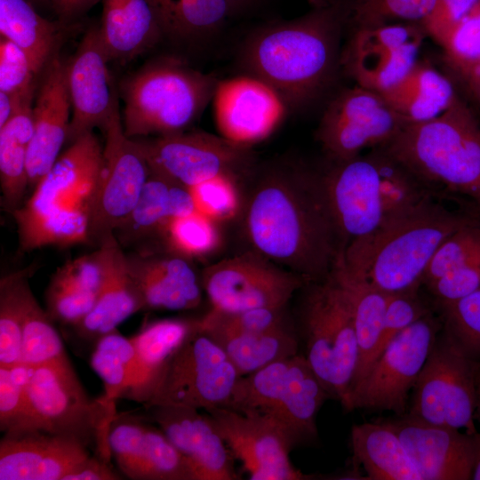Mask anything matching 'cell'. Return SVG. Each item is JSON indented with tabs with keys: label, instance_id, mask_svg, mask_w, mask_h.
Wrapping results in <instances>:
<instances>
[{
	"label": "cell",
	"instance_id": "6da1fadb",
	"mask_svg": "<svg viewBox=\"0 0 480 480\" xmlns=\"http://www.w3.org/2000/svg\"><path fill=\"white\" fill-rule=\"evenodd\" d=\"M244 226L254 252L308 284L325 279L341 254L321 174L303 166L263 173L250 195Z\"/></svg>",
	"mask_w": 480,
	"mask_h": 480
},
{
	"label": "cell",
	"instance_id": "7a4b0ae2",
	"mask_svg": "<svg viewBox=\"0 0 480 480\" xmlns=\"http://www.w3.org/2000/svg\"><path fill=\"white\" fill-rule=\"evenodd\" d=\"M346 0L315 3L306 14L252 32L239 52L244 74L271 86L288 109L302 110L333 84L340 68Z\"/></svg>",
	"mask_w": 480,
	"mask_h": 480
},
{
	"label": "cell",
	"instance_id": "3957f363",
	"mask_svg": "<svg viewBox=\"0 0 480 480\" xmlns=\"http://www.w3.org/2000/svg\"><path fill=\"white\" fill-rule=\"evenodd\" d=\"M478 220L428 197L349 244L336 265L385 293L419 289L440 244Z\"/></svg>",
	"mask_w": 480,
	"mask_h": 480
},
{
	"label": "cell",
	"instance_id": "277c9868",
	"mask_svg": "<svg viewBox=\"0 0 480 480\" xmlns=\"http://www.w3.org/2000/svg\"><path fill=\"white\" fill-rule=\"evenodd\" d=\"M380 148L435 197L464 196L480 210V125L460 97L440 116L407 124Z\"/></svg>",
	"mask_w": 480,
	"mask_h": 480
},
{
	"label": "cell",
	"instance_id": "5b68a950",
	"mask_svg": "<svg viewBox=\"0 0 480 480\" xmlns=\"http://www.w3.org/2000/svg\"><path fill=\"white\" fill-rule=\"evenodd\" d=\"M320 174L341 254L352 242L433 196L380 148L349 160L332 162Z\"/></svg>",
	"mask_w": 480,
	"mask_h": 480
},
{
	"label": "cell",
	"instance_id": "8992f818",
	"mask_svg": "<svg viewBox=\"0 0 480 480\" xmlns=\"http://www.w3.org/2000/svg\"><path fill=\"white\" fill-rule=\"evenodd\" d=\"M102 151L88 132L60 155L29 199L12 212L20 242L62 244L86 229Z\"/></svg>",
	"mask_w": 480,
	"mask_h": 480
},
{
	"label": "cell",
	"instance_id": "52a82bcc",
	"mask_svg": "<svg viewBox=\"0 0 480 480\" xmlns=\"http://www.w3.org/2000/svg\"><path fill=\"white\" fill-rule=\"evenodd\" d=\"M218 82L177 58L150 61L120 84L125 135L136 139L184 131L212 101Z\"/></svg>",
	"mask_w": 480,
	"mask_h": 480
},
{
	"label": "cell",
	"instance_id": "ba28073f",
	"mask_svg": "<svg viewBox=\"0 0 480 480\" xmlns=\"http://www.w3.org/2000/svg\"><path fill=\"white\" fill-rule=\"evenodd\" d=\"M331 395L303 355L274 362L236 381L226 407L279 425L294 447L317 440L316 416Z\"/></svg>",
	"mask_w": 480,
	"mask_h": 480
},
{
	"label": "cell",
	"instance_id": "9c48e42d",
	"mask_svg": "<svg viewBox=\"0 0 480 480\" xmlns=\"http://www.w3.org/2000/svg\"><path fill=\"white\" fill-rule=\"evenodd\" d=\"M308 286L300 310L303 356L332 399L343 407L358 358L351 303L332 272L323 281Z\"/></svg>",
	"mask_w": 480,
	"mask_h": 480
},
{
	"label": "cell",
	"instance_id": "30bf717a",
	"mask_svg": "<svg viewBox=\"0 0 480 480\" xmlns=\"http://www.w3.org/2000/svg\"><path fill=\"white\" fill-rule=\"evenodd\" d=\"M35 430L79 441L95 443L101 458L111 454L108 435L116 417L115 404L103 396L91 398L68 358L36 366L27 383Z\"/></svg>",
	"mask_w": 480,
	"mask_h": 480
},
{
	"label": "cell",
	"instance_id": "8fae6325",
	"mask_svg": "<svg viewBox=\"0 0 480 480\" xmlns=\"http://www.w3.org/2000/svg\"><path fill=\"white\" fill-rule=\"evenodd\" d=\"M479 377L480 360L467 355L442 329L412 388L407 414L430 424L476 433Z\"/></svg>",
	"mask_w": 480,
	"mask_h": 480
},
{
	"label": "cell",
	"instance_id": "7c38bea8",
	"mask_svg": "<svg viewBox=\"0 0 480 480\" xmlns=\"http://www.w3.org/2000/svg\"><path fill=\"white\" fill-rule=\"evenodd\" d=\"M240 374L221 347L199 326L176 349L144 405L205 412L226 407Z\"/></svg>",
	"mask_w": 480,
	"mask_h": 480
},
{
	"label": "cell",
	"instance_id": "4fadbf2b",
	"mask_svg": "<svg viewBox=\"0 0 480 480\" xmlns=\"http://www.w3.org/2000/svg\"><path fill=\"white\" fill-rule=\"evenodd\" d=\"M443 321L433 312L399 332L382 350L365 376L349 391L344 410L407 413L412 390Z\"/></svg>",
	"mask_w": 480,
	"mask_h": 480
},
{
	"label": "cell",
	"instance_id": "5bb4252c",
	"mask_svg": "<svg viewBox=\"0 0 480 480\" xmlns=\"http://www.w3.org/2000/svg\"><path fill=\"white\" fill-rule=\"evenodd\" d=\"M102 164L93 191L89 243L100 245L136 205L150 167L135 139L125 135L119 106L102 130Z\"/></svg>",
	"mask_w": 480,
	"mask_h": 480
},
{
	"label": "cell",
	"instance_id": "9a60e30c",
	"mask_svg": "<svg viewBox=\"0 0 480 480\" xmlns=\"http://www.w3.org/2000/svg\"><path fill=\"white\" fill-rule=\"evenodd\" d=\"M407 124L380 92L355 84L330 100L316 135L332 162H340L385 146Z\"/></svg>",
	"mask_w": 480,
	"mask_h": 480
},
{
	"label": "cell",
	"instance_id": "2e32d148",
	"mask_svg": "<svg viewBox=\"0 0 480 480\" xmlns=\"http://www.w3.org/2000/svg\"><path fill=\"white\" fill-rule=\"evenodd\" d=\"M201 283L211 310L224 313L286 308L295 292L308 284L254 251L208 266Z\"/></svg>",
	"mask_w": 480,
	"mask_h": 480
},
{
	"label": "cell",
	"instance_id": "e0dca14e",
	"mask_svg": "<svg viewBox=\"0 0 480 480\" xmlns=\"http://www.w3.org/2000/svg\"><path fill=\"white\" fill-rule=\"evenodd\" d=\"M150 171L187 188L220 175L248 172L253 156L248 147L205 132H178L136 138Z\"/></svg>",
	"mask_w": 480,
	"mask_h": 480
},
{
	"label": "cell",
	"instance_id": "ac0fdd59",
	"mask_svg": "<svg viewBox=\"0 0 480 480\" xmlns=\"http://www.w3.org/2000/svg\"><path fill=\"white\" fill-rule=\"evenodd\" d=\"M427 36L421 23L415 22L350 28L340 68L356 84L382 93L419 61Z\"/></svg>",
	"mask_w": 480,
	"mask_h": 480
},
{
	"label": "cell",
	"instance_id": "d6986e66",
	"mask_svg": "<svg viewBox=\"0 0 480 480\" xmlns=\"http://www.w3.org/2000/svg\"><path fill=\"white\" fill-rule=\"evenodd\" d=\"M234 458L252 480H305L312 476L290 459L294 445L284 430L267 416L218 407L205 412Z\"/></svg>",
	"mask_w": 480,
	"mask_h": 480
},
{
	"label": "cell",
	"instance_id": "ffe728a7",
	"mask_svg": "<svg viewBox=\"0 0 480 480\" xmlns=\"http://www.w3.org/2000/svg\"><path fill=\"white\" fill-rule=\"evenodd\" d=\"M110 60L99 27L91 28L66 68L72 109L68 140L71 142L96 127L102 131L119 106L108 66Z\"/></svg>",
	"mask_w": 480,
	"mask_h": 480
},
{
	"label": "cell",
	"instance_id": "44dd1931",
	"mask_svg": "<svg viewBox=\"0 0 480 480\" xmlns=\"http://www.w3.org/2000/svg\"><path fill=\"white\" fill-rule=\"evenodd\" d=\"M384 421L400 438L422 480L472 479L480 457V433H461L407 413Z\"/></svg>",
	"mask_w": 480,
	"mask_h": 480
},
{
	"label": "cell",
	"instance_id": "7402d4cb",
	"mask_svg": "<svg viewBox=\"0 0 480 480\" xmlns=\"http://www.w3.org/2000/svg\"><path fill=\"white\" fill-rule=\"evenodd\" d=\"M212 103L220 136L248 148L273 133L288 110L271 86L247 74L219 80Z\"/></svg>",
	"mask_w": 480,
	"mask_h": 480
},
{
	"label": "cell",
	"instance_id": "603a6c76",
	"mask_svg": "<svg viewBox=\"0 0 480 480\" xmlns=\"http://www.w3.org/2000/svg\"><path fill=\"white\" fill-rule=\"evenodd\" d=\"M111 457L133 480H196L189 464L159 428L136 418H114L108 435Z\"/></svg>",
	"mask_w": 480,
	"mask_h": 480
},
{
	"label": "cell",
	"instance_id": "cb8c5ba5",
	"mask_svg": "<svg viewBox=\"0 0 480 480\" xmlns=\"http://www.w3.org/2000/svg\"><path fill=\"white\" fill-rule=\"evenodd\" d=\"M192 468L196 480H236L232 453L207 413L182 406L147 408Z\"/></svg>",
	"mask_w": 480,
	"mask_h": 480
},
{
	"label": "cell",
	"instance_id": "d4e9b609",
	"mask_svg": "<svg viewBox=\"0 0 480 480\" xmlns=\"http://www.w3.org/2000/svg\"><path fill=\"white\" fill-rule=\"evenodd\" d=\"M66 68L58 52L42 72L32 108L34 133L27 158L29 188H35L49 172L68 138L72 109Z\"/></svg>",
	"mask_w": 480,
	"mask_h": 480
},
{
	"label": "cell",
	"instance_id": "484cf974",
	"mask_svg": "<svg viewBox=\"0 0 480 480\" xmlns=\"http://www.w3.org/2000/svg\"><path fill=\"white\" fill-rule=\"evenodd\" d=\"M72 438L41 430L8 435L0 442V480H65L89 458Z\"/></svg>",
	"mask_w": 480,
	"mask_h": 480
},
{
	"label": "cell",
	"instance_id": "4316f807",
	"mask_svg": "<svg viewBox=\"0 0 480 480\" xmlns=\"http://www.w3.org/2000/svg\"><path fill=\"white\" fill-rule=\"evenodd\" d=\"M126 266L145 309L188 310L202 302L201 277L188 259L171 252L131 253L126 255Z\"/></svg>",
	"mask_w": 480,
	"mask_h": 480
},
{
	"label": "cell",
	"instance_id": "83f0119b",
	"mask_svg": "<svg viewBox=\"0 0 480 480\" xmlns=\"http://www.w3.org/2000/svg\"><path fill=\"white\" fill-rule=\"evenodd\" d=\"M99 26L111 60L126 62L166 36L148 0H102Z\"/></svg>",
	"mask_w": 480,
	"mask_h": 480
},
{
	"label": "cell",
	"instance_id": "f1b7e54d",
	"mask_svg": "<svg viewBox=\"0 0 480 480\" xmlns=\"http://www.w3.org/2000/svg\"><path fill=\"white\" fill-rule=\"evenodd\" d=\"M196 211L188 188L150 171L140 198L114 236L123 247L158 237L172 218Z\"/></svg>",
	"mask_w": 480,
	"mask_h": 480
},
{
	"label": "cell",
	"instance_id": "f546056e",
	"mask_svg": "<svg viewBox=\"0 0 480 480\" xmlns=\"http://www.w3.org/2000/svg\"><path fill=\"white\" fill-rule=\"evenodd\" d=\"M197 325L198 320L160 319L130 338L135 352V373L124 398L145 405L173 353Z\"/></svg>",
	"mask_w": 480,
	"mask_h": 480
},
{
	"label": "cell",
	"instance_id": "4dcf8cb0",
	"mask_svg": "<svg viewBox=\"0 0 480 480\" xmlns=\"http://www.w3.org/2000/svg\"><path fill=\"white\" fill-rule=\"evenodd\" d=\"M380 94L408 124L440 116L459 97L451 79L421 60L401 81Z\"/></svg>",
	"mask_w": 480,
	"mask_h": 480
},
{
	"label": "cell",
	"instance_id": "1f68e13d",
	"mask_svg": "<svg viewBox=\"0 0 480 480\" xmlns=\"http://www.w3.org/2000/svg\"><path fill=\"white\" fill-rule=\"evenodd\" d=\"M70 23L40 15L28 0H0V35L21 48L40 75L59 52Z\"/></svg>",
	"mask_w": 480,
	"mask_h": 480
},
{
	"label": "cell",
	"instance_id": "d6a6232c",
	"mask_svg": "<svg viewBox=\"0 0 480 480\" xmlns=\"http://www.w3.org/2000/svg\"><path fill=\"white\" fill-rule=\"evenodd\" d=\"M350 443L354 460L369 480H422L400 438L384 420L355 424Z\"/></svg>",
	"mask_w": 480,
	"mask_h": 480
},
{
	"label": "cell",
	"instance_id": "836d02e7",
	"mask_svg": "<svg viewBox=\"0 0 480 480\" xmlns=\"http://www.w3.org/2000/svg\"><path fill=\"white\" fill-rule=\"evenodd\" d=\"M141 309H145L144 301L128 272L122 248L92 309L75 328L81 337L96 341Z\"/></svg>",
	"mask_w": 480,
	"mask_h": 480
},
{
	"label": "cell",
	"instance_id": "e575fe53",
	"mask_svg": "<svg viewBox=\"0 0 480 480\" xmlns=\"http://www.w3.org/2000/svg\"><path fill=\"white\" fill-rule=\"evenodd\" d=\"M332 273L346 290L354 316L358 358L350 391L365 376L375 361L383 331L387 293L349 275L338 265H335Z\"/></svg>",
	"mask_w": 480,
	"mask_h": 480
},
{
	"label": "cell",
	"instance_id": "d590c367",
	"mask_svg": "<svg viewBox=\"0 0 480 480\" xmlns=\"http://www.w3.org/2000/svg\"><path fill=\"white\" fill-rule=\"evenodd\" d=\"M202 330L226 352L240 376L299 354L300 339L292 323L264 332Z\"/></svg>",
	"mask_w": 480,
	"mask_h": 480
},
{
	"label": "cell",
	"instance_id": "8d00e7d4",
	"mask_svg": "<svg viewBox=\"0 0 480 480\" xmlns=\"http://www.w3.org/2000/svg\"><path fill=\"white\" fill-rule=\"evenodd\" d=\"M33 101L26 103L0 128V183L11 213L23 204L28 187V151L34 133Z\"/></svg>",
	"mask_w": 480,
	"mask_h": 480
},
{
	"label": "cell",
	"instance_id": "74e56055",
	"mask_svg": "<svg viewBox=\"0 0 480 480\" xmlns=\"http://www.w3.org/2000/svg\"><path fill=\"white\" fill-rule=\"evenodd\" d=\"M166 36L204 38L230 17L226 0H148Z\"/></svg>",
	"mask_w": 480,
	"mask_h": 480
},
{
	"label": "cell",
	"instance_id": "f35d334b",
	"mask_svg": "<svg viewBox=\"0 0 480 480\" xmlns=\"http://www.w3.org/2000/svg\"><path fill=\"white\" fill-rule=\"evenodd\" d=\"M32 266L11 273L0 281V366L21 364L22 324L28 298L32 292L28 279Z\"/></svg>",
	"mask_w": 480,
	"mask_h": 480
},
{
	"label": "cell",
	"instance_id": "ab89813d",
	"mask_svg": "<svg viewBox=\"0 0 480 480\" xmlns=\"http://www.w3.org/2000/svg\"><path fill=\"white\" fill-rule=\"evenodd\" d=\"M91 366L102 380L103 397L115 404L128 392L135 373V352L130 339L117 329L96 340Z\"/></svg>",
	"mask_w": 480,
	"mask_h": 480
},
{
	"label": "cell",
	"instance_id": "60d3db41",
	"mask_svg": "<svg viewBox=\"0 0 480 480\" xmlns=\"http://www.w3.org/2000/svg\"><path fill=\"white\" fill-rule=\"evenodd\" d=\"M157 238L167 252L186 259L209 255L220 242L216 221L197 211L172 218Z\"/></svg>",
	"mask_w": 480,
	"mask_h": 480
},
{
	"label": "cell",
	"instance_id": "b9f144b4",
	"mask_svg": "<svg viewBox=\"0 0 480 480\" xmlns=\"http://www.w3.org/2000/svg\"><path fill=\"white\" fill-rule=\"evenodd\" d=\"M52 322L31 292L22 324L21 364L35 368L68 357Z\"/></svg>",
	"mask_w": 480,
	"mask_h": 480
},
{
	"label": "cell",
	"instance_id": "7bdbcfd3",
	"mask_svg": "<svg viewBox=\"0 0 480 480\" xmlns=\"http://www.w3.org/2000/svg\"><path fill=\"white\" fill-rule=\"evenodd\" d=\"M350 28L392 23H422L436 0H346Z\"/></svg>",
	"mask_w": 480,
	"mask_h": 480
},
{
	"label": "cell",
	"instance_id": "ee69618b",
	"mask_svg": "<svg viewBox=\"0 0 480 480\" xmlns=\"http://www.w3.org/2000/svg\"><path fill=\"white\" fill-rule=\"evenodd\" d=\"M437 308L444 331L467 355L480 360V288Z\"/></svg>",
	"mask_w": 480,
	"mask_h": 480
},
{
	"label": "cell",
	"instance_id": "f6af8a7d",
	"mask_svg": "<svg viewBox=\"0 0 480 480\" xmlns=\"http://www.w3.org/2000/svg\"><path fill=\"white\" fill-rule=\"evenodd\" d=\"M98 294L55 272L46 289L47 313L52 321L75 326L92 309Z\"/></svg>",
	"mask_w": 480,
	"mask_h": 480
},
{
	"label": "cell",
	"instance_id": "bcb514c9",
	"mask_svg": "<svg viewBox=\"0 0 480 480\" xmlns=\"http://www.w3.org/2000/svg\"><path fill=\"white\" fill-rule=\"evenodd\" d=\"M236 178L220 175L188 188L196 211L215 220H225L239 209Z\"/></svg>",
	"mask_w": 480,
	"mask_h": 480
},
{
	"label": "cell",
	"instance_id": "7dc6e473",
	"mask_svg": "<svg viewBox=\"0 0 480 480\" xmlns=\"http://www.w3.org/2000/svg\"><path fill=\"white\" fill-rule=\"evenodd\" d=\"M27 383L18 381L10 367L0 366V429L4 434L35 430Z\"/></svg>",
	"mask_w": 480,
	"mask_h": 480
},
{
	"label": "cell",
	"instance_id": "c3c4849f",
	"mask_svg": "<svg viewBox=\"0 0 480 480\" xmlns=\"http://www.w3.org/2000/svg\"><path fill=\"white\" fill-rule=\"evenodd\" d=\"M419 289L387 293L383 331L376 358L386 346L404 329L432 312L431 307L420 294ZM375 362V361H374Z\"/></svg>",
	"mask_w": 480,
	"mask_h": 480
},
{
	"label": "cell",
	"instance_id": "681fc988",
	"mask_svg": "<svg viewBox=\"0 0 480 480\" xmlns=\"http://www.w3.org/2000/svg\"><path fill=\"white\" fill-rule=\"evenodd\" d=\"M443 49L444 63L458 79L480 55V0Z\"/></svg>",
	"mask_w": 480,
	"mask_h": 480
},
{
	"label": "cell",
	"instance_id": "f907efd6",
	"mask_svg": "<svg viewBox=\"0 0 480 480\" xmlns=\"http://www.w3.org/2000/svg\"><path fill=\"white\" fill-rule=\"evenodd\" d=\"M38 75L27 53L1 37L0 92L15 95L34 94Z\"/></svg>",
	"mask_w": 480,
	"mask_h": 480
},
{
	"label": "cell",
	"instance_id": "816d5d0a",
	"mask_svg": "<svg viewBox=\"0 0 480 480\" xmlns=\"http://www.w3.org/2000/svg\"><path fill=\"white\" fill-rule=\"evenodd\" d=\"M425 287L436 307L471 294L480 288V252L461 260L454 269Z\"/></svg>",
	"mask_w": 480,
	"mask_h": 480
},
{
	"label": "cell",
	"instance_id": "f5cc1de1",
	"mask_svg": "<svg viewBox=\"0 0 480 480\" xmlns=\"http://www.w3.org/2000/svg\"><path fill=\"white\" fill-rule=\"evenodd\" d=\"M478 1L436 0L429 15L421 23L428 36L443 48Z\"/></svg>",
	"mask_w": 480,
	"mask_h": 480
},
{
	"label": "cell",
	"instance_id": "db71d44e",
	"mask_svg": "<svg viewBox=\"0 0 480 480\" xmlns=\"http://www.w3.org/2000/svg\"><path fill=\"white\" fill-rule=\"evenodd\" d=\"M121 475L110 466L109 460L100 456H89L65 480H119Z\"/></svg>",
	"mask_w": 480,
	"mask_h": 480
},
{
	"label": "cell",
	"instance_id": "11a10c76",
	"mask_svg": "<svg viewBox=\"0 0 480 480\" xmlns=\"http://www.w3.org/2000/svg\"><path fill=\"white\" fill-rule=\"evenodd\" d=\"M100 0H47L59 20L71 23Z\"/></svg>",
	"mask_w": 480,
	"mask_h": 480
},
{
	"label": "cell",
	"instance_id": "9f6ffc18",
	"mask_svg": "<svg viewBox=\"0 0 480 480\" xmlns=\"http://www.w3.org/2000/svg\"><path fill=\"white\" fill-rule=\"evenodd\" d=\"M457 80L462 84L469 96L480 104V55Z\"/></svg>",
	"mask_w": 480,
	"mask_h": 480
},
{
	"label": "cell",
	"instance_id": "6f0895ef",
	"mask_svg": "<svg viewBox=\"0 0 480 480\" xmlns=\"http://www.w3.org/2000/svg\"><path fill=\"white\" fill-rule=\"evenodd\" d=\"M228 5L230 16L237 14L252 7L260 0H226Z\"/></svg>",
	"mask_w": 480,
	"mask_h": 480
},
{
	"label": "cell",
	"instance_id": "680465c9",
	"mask_svg": "<svg viewBox=\"0 0 480 480\" xmlns=\"http://www.w3.org/2000/svg\"><path fill=\"white\" fill-rule=\"evenodd\" d=\"M475 418L480 423V377L478 379L477 387H476V412H475Z\"/></svg>",
	"mask_w": 480,
	"mask_h": 480
},
{
	"label": "cell",
	"instance_id": "91938a15",
	"mask_svg": "<svg viewBox=\"0 0 480 480\" xmlns=\"http://www.w3.org/2000/svg\"><path fill=\"white\" fill-rule=\"evenodd\" d=\"M472 479L480 480V457L476 464V467L473 471Z\"/></svg>",
	"mask_w": 480,
	"mask_h": 480
},
{
	"label": "cell",
	"instance_id": "94428289",
	"mask_svg": "<svg viewBox=\"0 0 480 480\" xmlns=\"http://www.w3.org/2000/svg\"><path fill=\"white\" fill-rule=\"evenodd\" d=\"M28 1H29L30 3H32L33 4H34V3H41V2H43V1L48 3L47 0H28Z\"/></svg>",
	"mask_w": 480,
	"mask_h": 480
},
{
	"label": "cell",
	"instance_id": "6125c7cd",
	"mask_svg": "<svg viewBox=\"0 0 480 480\" xmlns=\"http://www.w3.org/2000/svg\"><path fill=\"white\" fill-rule=\"evenodd\" d=\"M312 2L314 3H316V2H321V1H324V0H311Z\"/></svg>",
	"mask_w": 480,
	"mask_h": 480
}]
</instances>
